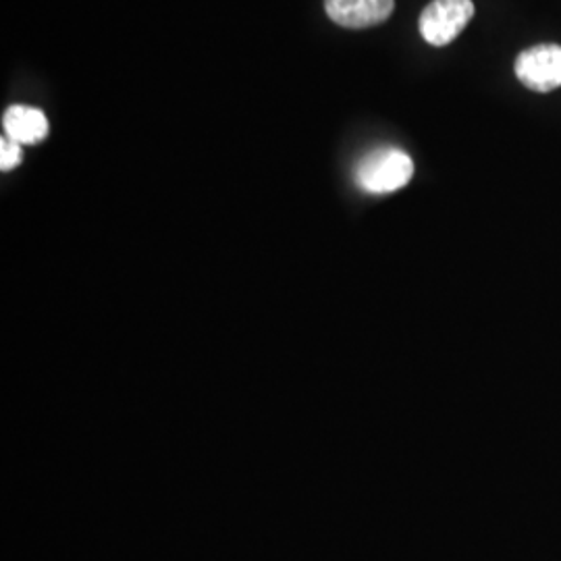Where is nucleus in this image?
I'll use <instances>...</instances> for the list:
<instances>
[{
  "label": "nucleus",
  "instance_id": "20e7f679",
  "mask_svg": "<svg viewBox=\"0 0 561 561\" xmlns=\"http://www.w3.org/2000/svg\"><path fill=\"white\" fill-rule=\"evenodd\" d=\"M324 9L341 27L366 30L389 20L396 0H324Z\"/></svg>",
  "mask_w": 561,
  "mask_h": 561
},
{
  "label": "nucleus",
  "instance_id": "423d86ee",
  "mask_svg": "<svg viewBox=\"0 0 561 561\" xmlns=\"http://www.w3.org/2000/svg\"><path fill=\"white\" fill-rule=\"evenodd\" d=\"M21 162V144L2 136L0 141V169L11 171Z\"/></svg>",
  "mask_w": 561,
  "mask_h": 561
},
{
  "label": "nucleus",
  "instance_id": "39448f33",
  "mask_svg": "<svg viewBox=\"0 0 561 561\" xmlns=\"http://www.w3.org/2000/svg\"><path fill=\"white\" fill-rule=\"evenodd\" d=\"M2 127H4V136L18 141L21 146L41 144L48 136L46 115L38 108L25 106V104L9 106L2 115Z\"/></svg>",
  "mask_w": 561,
  "mask_h": 561
},
{
  "label": "nucleus",
  "instance_id": "f257e3e1",
  "mask_svg": "<svg viewBox=\"0 0 561 561\" xmlns=\"http://www.w3.org/2000/svg\"><path fill=\"white\" fill-rule=\"evenodd\" d=\"M414 175V162L400 148L368 152L356 167V181L368 194H391L405 187Z\"/></svg>",
  "mask_w": 561,
  "mask_h": 561
},
{
  "label": "nucleus",
  "instance_id": "f03ea898",
  "mask_svg": "<svg viewBox=\"0 0 561 561\" xmlns=\"http://www.w3.org/2000/svg\"><path fill=\"white\" fill-rule=\"evenodd\" d=\"M474 18L472 0H433L421 15V34L431 46H447L456 41Z\"/></svg>",
  "mask_w": 561,
  "mask_h": 561
},
{
  "label": "nucleus",
  "instance_id": "7ed1b4c3",
  "mask_svg": "<svg viewBox=\"0 0 561 561\" xmlns=\"http://www.w3.org/2000/svg\"><path fill=\"white\" fill-rule=\"evenodd\" d=\"M516 78L533 92H553L561 88L560 44H539L522 50L514 65Z\"/></svg>",
  "mask_w": 561,
  "mask_h": 561
}]
</instances>
